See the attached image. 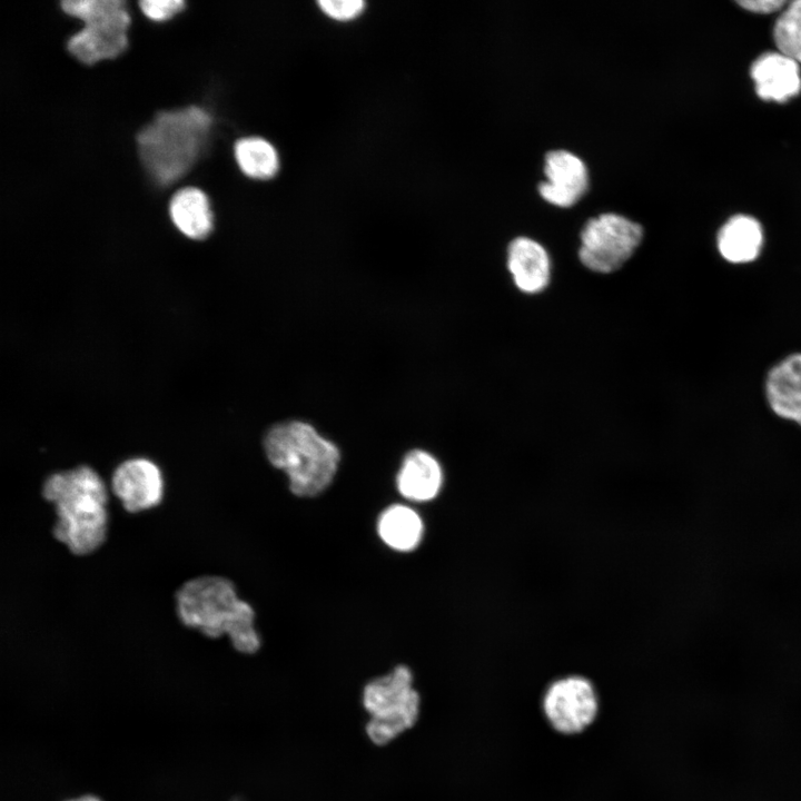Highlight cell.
Wrapping results in <instances>:
<instances>
[{"instance_id":"52a82bcc","label":"cell","mask_w":801,"mask_h":801,"mask_svg":"<svg viewBox=\"0 0 801 801\" xmlns=\"http://www.w3.org/2000/svg\"><path fill=\"white\" fill-rule=\"evenodd\" d=\"M643 238L642 226L615 212L590 218L583 226L578 258L597 274H612L632 257Z\"/></svg>"},{"instance_id":"44dd1931","label":"cell","mask_w":801,"mask_h":801,"mask_svg":"<svg viewBox=\"0 0 801 801\" xmlns=\"http://www.w3.org/2000/svg\"><path fill=\"white\" fill-rule=\"evenodd\" d=\"M317 3L324 14L338 21L359 17L366 7L363 0H320Z\"/></svg>"},{"instance_id":"2e32d148","label":"cell","mask_w":801,"mask_h":801,"mask_svg":"<svg viewBox=\"0 0 801 801\" xmlns=\"http://www.w3.org/2000/svg\"><path fill=\"white\" fill-rule=\"evenodd\" d=\"M716 243L725 260L745 264L759 256L763 244V231L760 222L753 217L736 215L722 226Z\"/></svg>"},{"instance_id":"9c48e42d","label":"cell","mask_w":801,"mask_h":801,"mask_svg":"<svg viewBox=\"0 0 801 801\" xmlns=\"http://www.w3.org/2000/svg\"><path fill=\"white\" fill-rule=\"evenodd\" d=\"M110 487L127 512L139 513L160 504L164 479L160 468L152 461L132 457L116 467Z\"/></svg>"},{"instance_id":"3957f363","label":"cell","mask_w":801,"mask_h":801,"mask_svg":"<svg viewBox=\"0 0 801 801\" xmlns=\"http://www.w3.org/2000/svg\"><path fill=\"white\" fill-rule=\"evenodd\" d=\"M176 609L184 625L211 639L227 634L240 653L253 654L260 647L255 612L226 577L207 575L187 581L176 594Z\"/></svg>"},{"instance_id":"ba28073f","label":"cell","mask_w":801,"mask_h":801,"mask_svg":"<svg viewBox=\"0 0 801 801\" xmlns=\"http://www.w3.org/2000/svg\"><path fill=\"white\" fill-rule=\"evenodd\" d=\"M599 696L585 676L573 674L554 680L543 695V712L551 726L566 735L586 730L596 719Z\"/></svg>"},{"instance_id":"5b68a950","label":"cell","mask_w":801,"mask_h":801,"mask_svg":"<svg viewBox=\"0 0 801 801\" xmlns=\"http://www.w3.org/2000/svg\"><path fill=\"white\" fill-rule=\"evenodd\" d=\"M62 11L83 23L66 42L68 52L91 67L119 58L129 47L128 0H60Z\"/></svg>"},{"instance_id":"8992f818","label":"cell","mask_w":801,"mask_h":801,"mask_svg":"<svg viewBox=\"0 0 801 801\" xmlns=\"http://www.w3.org/2000/svg\"><path fill=\"white\" fill-rule=\"evenodd\" d=\"M363 704L370 714L366 725L368 738L386 744L412 728L419 713V695L413 688V675L405 665L366 684Z\"/></svg>"},{"instance_id":"ac0fdd59","label":"cell","mask_w":801,"mask_h":801,"mask_svg":"<svg viewBox=\"0 0 801 801\" xmlns=\"http://www.w3.org/2000/svg\"><path fill=\"white\" fill-rule=\"evenodd\" d=\"M378 535L390 548L402 552L414 550L423 536V522L419 515L404 505H392L379 516Z\"/></svg>"},{"instance_id":"277c9868","label":"cell","mask_w":801,"mask_h":801,"mask_svg":"<svg viewBox=\"0 0 801 801\" xmlns=\"http://www.w3.org/2000/svg\"><path fill=\"white\" fill-rule=\"evenodd\" d=\"M264 448L271 465L287 474L291 493L301 497L325 491L333 482L340 458L337 446L303 421L281 422L270 427Z\"/></svg>"},{"instance_id":"7402d4cb","label":"cell","mask_w":801,"mask_h":801,"mask_svg":"<svg viewBox=\"0 0 801 801\" xmlns=\"http://www.w3.org/2000/svg\"><path fill=\"white\" fill-rule=\"evenodd\" d=\"M738 4L750 12L768 14L781 9L787 2L781 0H744L739 1Z\"/></svg>"},{"instance_id":"d6986e66","label":"cell","mask_w":801,"mask_h":801,"mask_svg":"<svg viewBox=\"0 0 801 801\" xmlns=\"http://www.w3.org/2000/svg\"><path fill=\"white\" fill-rule=\"evenodd\" d=\"M773 39L779 52L801 63V0L789 3L780 14Z\"/></svg>"},{"instance_id":"ffe728a7","label":"cell","mask_w":801,"mask_h":801,"mask_svg":"<svg viewBox=\"0 0 801 801\" xmlns=\"http://www.w3.org/2000/svg\"><path fill=\"white\" fill-rule=\"evenodd\" d=\"M137 4L142 14L152 22H167L181 13L185 0H139Z\"/></svg>"},{"instance_id":"30bf717a","label":"cell","mask_w":801,"mask_h":801,"mask_svg":"<svg viewBox=\"0 0 801 801\" xmlns=\"http://www.w3.org/2000/svg\"><path fill=\"white\" fill-rule=\"evenodd\" d=\"M544 175L546 180L537 186L540 196L557 207L573 206L589 187L586 165L578 156L564 149L545 155Z\"/></svg>"},{"instance_id":"603a6c76","label":"cell","mask_w":801,"mask_h":801,"mask_svg":"<svg viewBox=\"0 0 801 801\" xmlns=\"http://www.w3.org/2000/svg\"><path fill=\"white\" fill-rule=\"evenodd\" d=\"M66 801H101L98 797L93 794H85L76 799H70Z\"/></svg>"},{"instance_id":"7a4b0ae2","label":"cell","mask_w":801,"mask_h":801,"mask_svg":"<svg viewBox=\"0 0 801 801\" xmlns=\"http://www.w3.org/2000/svg\"><path fill=\"white\" fill-rule=\"evenodd\" d=\"M42 495L55 507L53 536L76 555L96 551L107 534V487L87 465L48 476Z\"/></svg>"},{"instance_id":"5bb4252c","label":"cell","mask_w":801,"mask_h":801,"mask_svg":"<svg viewBox=\"0 0 801 801\" xmlns=\"http://www.w3.org/2000/svg\"><path fill=\"white\" fill-rule=\"evenodd\" d=\"M443 481V468L436 457L426 451L413 449L403 459L396 485L407 500L426 502L438 495Z\"/></svg>"},{"instance_id":"8fae6325","label":"cell","mask_w":801,"mask_h":801,"mask_svg":"<svg viewBox=\"0 0 801 801\" xmlns=\"http://www.w3.org/2000/svg\"><path fill=\"white\" fill-rule=\"evenodd\" d=\"M506 265L515 287L524 294H540L551 283V257L545 247L533 238H514L507 247Z\"/></svg>"},{"instance_id":"e0dca14e","label":"cell","mask_w":801,"mask_h":801,"mask_svg":"<svg viewBox=\"0 0 801 801\" xmlns=\"http://www.w3.org/2000/svg\"><path fill=\"white\" fill-rule=\"evenodd\" d=\"M233 157L238 170L246 178L267 180L279 170V155L276 147L260 136H244L235 140Z\"/></svg>"},{"instance_id":"6da1fadb","label":"cell","mask_w":801,"mask_h":801,"mask_svg":"<svg viewBox=\"0 0 801 801\" xmlns=\"http://www.w3.org/2000/svg\"><path fill=\"white\" fill-rule=\"evenodd\" d=\"M216 126L204 105L158 110L136 134L138 157L148 179L175 191L207 150Z\"/></svg>"},{"instance_id":"9a60e30c","label":"cell","mask_w":801,"mask_h":801,"mask_svg":"<svg viewBox=\"0 0 801 801\" xmlns=\"http://www.w3.org/2000/svg\"><path fill=\"white\" fill-rule=\"evenodd\" d=\"M765 393L771 409L801 426V354H792L769 372Z\"/></svg>"},{"instance_id":"4fadbf2b","label":"cell","mask_w":801,"mask_h":801,"mask_svg":"<svg viewBox=\"0 0 801 801\" xmlns=\"http://www.w3.org/2000/svg\"><path fill=\"white\" fill-rule=\"evenodd\" d=\"M168 212L174 227L190 240H205L216 225L207 194L198 187L182 186L170 196Z\"/></svg>"},{"instance_id":"7c38bea8","label":"cell","mask_w":801,"mask_h":801,"mask_svg":"<svg viewBox=\"0 0 801 801\" xmlns=\"http://www.w3.org/2000/svg\"><path fill=\"white\" fill-rule=\"evenodd\" d=\"M751 78L763 100L785 102L801 91L799 63L781 52H765L751 66Z\"/></svg>"}]
</instances>
